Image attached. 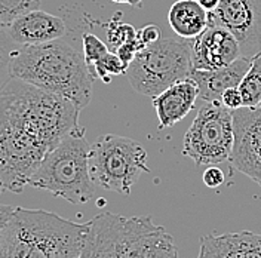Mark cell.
<instances>
[{"mask_svg":"<svg viewBox=\"0 0 261 258\" xmlns=\"http://www.w3.org/2000/svg\"><path fill=\"white\" fill-rule=\"evenodd\" d=\"M81 110L68 99L9 78L0 88V179L21 193L45 159L79 126Z\"/></svg>","mask_w":261,"mask_h":258,"instance_id":"obj_1","label":"cell"},{"mask_svg":"<svg viewBox=\"0 0 261 258\" xmlns=\"http://www.w3.org/2000/svg\"><path fill=\"white\" fill-rule=\"evenodd\" d=\"M11 78L65 98L81 112L91 102L95 79L83 54L63 39L16 46L11 57Z\"/></svg>","mask_w":261,"mask_h":258,"instance_id":"obj_2","label":"cell"},{"mask_svg":"<svg viewBox=\"0 0 261 258\" xmlns=\"http://www.w3.org/2000/svg\"><path fill=\"white\" fill-rule=\"evenodd\" d=\"M89 221L14 207L0 230V258H81Z\"/></svg>","mask_w":261,"mask_h":258,"instance_id":"obj_3","label":"cell"},{"mask_svg":"<svg viewBox=\"0 0 261 258\" xmlns=\"http://www.w3.org/2000/svg\"><path fill=\"white\" fill-rule=\"evenodd\" d=\"M89 151L91 144L85 128H74L40 162L29 186L46 190L70 203L89 202L97 187L89 172Z\"/></svg>","mask_w":261,"mask_h":258,"instance_id":"obj_4","label":"cell"},{"mask_svg":"<svg viewBox=\"0 0 261 258\" xmlns=\"http://www.w3.org/2000/svg\"><path fill=\"white\" fill-rule=\"evenodd\" d=\"M193 40L182 37H161L143 48L126 70L134 91L158 97L171 85L190 76Z\"/></svg>","mask_w":261,"mask_h":258,"instance_id":"obj_5","label":"cell"},{"mask_svg":"<svg viewBox=\"0 0 261 258\" xmlns=\"http://www.w3.org/2000/svg\"><path fill=\"white\" fill-rule=\"evenodd\" d=\"M148 171L146 148L132 138L106 134L91 145L89 172L97 187L129 196L134 184Z\"/></svg>","mask_w":261,"mask_h":258,"instance_id":"obj_6","label":"cell"},{"mask_svg":"<svg viewBox=\"0 0 261 258\" xmlns=\"http://www.w3.org/2000/svg\"><path fill=\"white\" fill-rule=\"evenodd\" d=\"M234 141L233 112L221 101L205 102L184 135L182 154L200 165L227 162Z\"/></svg>","mask_w":261,"mask_h":258,"instance_id":"obj_7","label":"cell"},{"mask_svg":"<svg viewBox=\"0 0 261 258\" xmlns=\"http://www.w3.org/2000/svg\"><path fill=\"white\" fill-rule=\"evenodd\" d=\"M116 258H178L174 238L150 215L123 218Z\"/></svg>","mask_w":261,"mask_h":258,"instance_id":"obj_8","label":"cell"},{"mask_svg":"<svg viewBox=\"0 0 261 258\" xmlns=\"http://www.w3.org/2000/svg\"><path fill=\"white\" fill-rule=\"evenodd\" d=\"M210 22L220 24L231 33L241 49V57L261 55V0H220L210 12Z\"/></svg>","mask_w":261,"mask_h":258,"instance_id":"obj_9","label":"cell"},{"mask_svg":"<svg viewBox=\"0 0 261 258\" xmlns=\"http://www.w3.org/2000/svg\"><path fill=\"white\" fill-rule=\"evenodd\" d=\"M234 141L230 163L261 186V106L233 112Z\"/></svg>","mask_w":261,"mask_h":258,"instance_id":"obj_10","label":"cell"},{"mask_svg":"<svg viewBox=\"0 0 261 258\" xmlns=\"http://www.w3.org/2000/svg\"><path fill=\"white\" fill-rule=\"evenodd\" d=\"M239 57L241 49L236 37L220 24L210 22L206 30L193 39V70H218L231 64Z\"/></svg>","mask_w":261,"mask_h":258,"instance_id":"obj_11","label":"cell"},{"mask_svg":"<svg viewBox=\"0 0 261 258\" xmlns=\"http://www.w3.org/2000/svg\"><path fill=\"white\" fill-rule=\"evenodd\" d=\"M6 32L18 46L42 45L61 39L65 34V24L60 16L34 9L18 16Z\"/></svg>","mask_w":261,"mask_h":258,"instance_id":"obj_12","label":"cell"},{"mask_svg":"<svg viewBox=\"0 0 261 258\" xmlns=\"http://www.w3.org/2000/svg\"><path fill=\"white\" fill-rule=\"evenodd\" d=\"M199 88L193 78H186L166 88L153 98V107L159 119V129L171 128L182 120L196 106Z\"/></svg>","mask_w":261,"mask_h":258,"instance_id":"obj_13","label":"cell"},{"mask_svg":"<svg viewBox=\"0 0 261 258\" xmlns=\"http://www.w3.org/2000/svg\"><path fill=\"white\" fill-rule=\"evenodd\" d=\"M197 258H261V235L244 230L203 236Z\"/></svg>","mask_w":261,"mask_h":258,"instance_id":"obj_14","label":"cell"},{"mask_svg":"<svg viewBox=\"0 0 261 258\" xmlns=\"http://www.w3.org/2000/svg\"><path fill=\"white\" fill-rule=\"evenodd\" d=\"M251 63V58L239 57L231 64L218 70H192L190 78L197 83L199 98L205 102L221 101V95L226 89L239 86Z\"/></svg>","mask_w":261,"mask_h":258,"instance_id":"obj_15","label":"cell"},{"mask_svg":"<svg viewBox=\"0 0 261 258\" xmlns=\"http://www.w3.org/2000/svg\"><path fill=\"white\" fill-rule=\"evenodd\" d=\"M123 218L113 212H102L94 217L89 221L81 258H116V245Z\"/></svg>","mask_w":261,"mask_h":258,"instance_id":"obj_16","label":"cell"},{"mask_svg":"<svg viewBox=\"0 0 261 258\" xmlns=\"http://www.w3.org/2000/svg\"><path fill=\"white\" fill-rule=\"evenodd\" d=\"M168 21L178 37L193 40L210 25V12L197 0H177L169 9Z\"/></svg>","mask_w":261,"mask_h":258,"instance_id":"obj_17","label":"cell"},{"mask_svg":"<svg viewBox=\"0 0 261 258\" xmlns=\"http://www.w3.org/2000/svg\"><path fill=\"white\" fill-rule=\"evenodd\" d=\"M239 89L244 98V107H258L261 102V55L252 58L249 70L246 71Z\"/></svg>","mask_w":261,"mask_h":258,"instance_id":"obj_18","label":"cell"},{"mask_svg":"<svg viewBox=\"0 0 261 258\" xmlns=\"http://www.w3.org/2000/svg\"><path fill=\"white\" fill-rule=\"evenodd\" d=\"M34 9H40V0H0V32L8 30L18 16Z\"/></svg>","mask_w":261,"mask_h":258,"instance_id":"obj_19","label":"cell"},{"mask_svg":"<svg viewBox=\"0 0 261 258\" xmlns=\"http://www.w3.org/2000/svg\"><path fill=\"white\" fill-rule=\"evenodd\" d=\"M120 15L122 14L117 12L110 19V22L107 24V30H106L107 45H109V49L112 52H114L119 46H122L123 43H128V42L138 37V32L130 24L122 22L120 21Z\"/></svg>","mask_w":261,"mask_h":258,"instance_id":"obj_20","label":"cell"},{"mask_svg":"<svg viewBox=\"0 0 261 258\" xmlns=\"http://www.w3.org/2000/svg\"><path fill=\"white\" fill-rule=\"evenodd\" d=\"M129 65L123 63L116 52H109L106 54L99 61H97L94 67L91 68L94 78H98L106 83L112 81V76H119V74H126Z\"/></svg>","mask_w":261,"mask_h":258,"instance_id":"obj_21","label":"cell"},{"mask_svg":"<svg viewBox=\"0 0 261 258\" xmlns=\"http://www.w3.org/2000/svg\"><path fill=\"white\" fill-rule=\"evenodd\" d=\"M82 42H83V57H85L86 64L89 65V68H92L97 61H99L106 54L110 52L109 45L104 43L98 36L92 33H85L82 37Z\"/></svg>","mask_w":261,"mask_h":258,"instance_id":"obj_22","label":"cell"},{"mask_svg":"<svg viewBox=\"0 0 261 258\" xmlns=\"http://www.w3.org/2000/svg\"><path fill=\"white\" fill-rule=\"evenodd\" d=\"M18 45H15L6 30L0 32V88L11 78V57Z\"/></svg>","mask_w":261,"mask_h":258,"instance_id":"obj_23","label":"cell"},{"mask_svg":"<svg viewBox=\"0 0 261 258\" xmlns=\"http://www.w3.org/2000/svg\"><path fill=\"white\" fill-rule=\"evenodd\" d=\"M143 48H146V45L140 40V37H137V39L130 40L128 43H123L122 46H119L114 52L119 55V58L123 63H126V64L129 65L134 61V58L137 57V54Z\"/></svg>","mask_w":261,"mask_h":258,"instance_id":"obj_24","label":"cell"},{"mask_svg":"<svg viewBox=\"0 0 261 258\" xmlns=\"http://www.w3.org/2000/svg\"><path fill=\"white\" fill-rule=\"evenodd\" d=\"M221 102H223V106H226L228 110H231V112L244 107V98H242L239 86L226 89L223 92V95H221Z\"/></svg>","mask_w":261,"mask_h":258,"instance_id":"obj_25","label":"cell"},{"mask_svg":"<svg viewBox=\"0 0 261 258\" xmlns=\"http://www.w3.org/2000/svg\"><path fill=\"white\" fill-rule=\"evenodd\" d=\"M226 181V177H224V172L217 168L215 165H211L205 172H203V183L206 187L210 189H217L220 187L223 183Z\"/></svg>","mask_w":261,"mask_h":258,"instance_id":"obj_26","label":"cell"},{"mask_svg":"<svg viewBox=\"0 0 261 258\" xmlns=\"http://www.w3.org/2000/svg\"><path fill=\"white\" fill-rule=\"evenodd\" d=\"M138 37L147 46V45H151V43L158 42L162 37V32H161V29L158 25L150 24V25L143 27L141 30H138Z\"/></svg>","mask_w":261,"mask_h":258,"instance_id":"obj_27","label":"cell"},{"mask_svg":"<svg viewBox=\"0 0 261 258\" xmlns=\"http://www.w3.org/2000/svg\"><path fill=\"white\" fill-rule=\"evenodd\" d=\"M12 208L14 207H9V205H0V230H2V227L5 224V221L8 220Z\"/></svg>","mask_w":261,"mask_h":258,"instance_id":"obj_28","label":"cell"},{"mask_svg":"<svg viewBox=\"0 0 261 258\" xmlns=\"http://www.w3.org/2000/svg\"><path fill=\"white\" fill-rule=\"evenodd\" d=\"M199 2V5L203 8V9H206L208 12H212L214 9H217V6L220 5V0H197Z\"/></svg>","mask_w":261,"mask_h":258,"instance_id":"obj_29","label":"cell"},{"mask_svg":"<svg viewBox=\"0 0 261 258\" xmlns=\"http://www.w3.org/2000/svg\"><path fill=\"white\" fill-rule=\"evenodd\" d=\"M112 2L117 3V5H129L132 8H137V6L141 5L143 0H112Z\"/></svg>","mask_w":261,"mask_h":258,"instance_id":"obj_30","label":"cell"},{"mask_svg":"<svg viewBox=\"0 0 261 258\" xmlns=\"http://www.w3.org/2000/svg\"><path fill=\"white\" fill-rule=\"evenodd\" d=\"M3 190H5V187H3V183H2V179H0V194H2Z\"/></svg>","mask_w":261,"mask_h":258,"instance_id":"obj_31","label":"cell"},{"mask_svg":"<svg viewBox=\"0 0 261 258\" xmlns=\"http://www.w3.org/2000/svg\"><path fill=\"white\" fill-rule=\"evenodd\" d=\"M260 106H261V102H260Z\"/></svg>","mask_w":261,"mask_h":258,"instance_id":"obj_32","label":"cell"}]
</instances>
